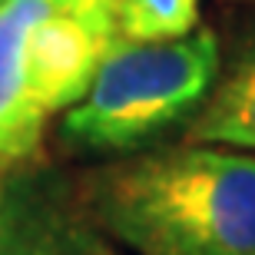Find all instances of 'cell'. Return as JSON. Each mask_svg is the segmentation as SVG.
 Wrapping results in <instances>:
<instances>
[{"label":"cell","instance_id":"obj_1","mask_svg":"<svg viewBox=\"0 0 255 255\" xmlns=\"http://www.w3.org/2000/svg\"><path fill=\"white\" fill-rule=\"evenodd\" d=\"M76 186L126 255H255V152L186 139L116 156Z\"/></svg>","mask_w":255,"mask_h":255},{"label":"cell","instance_id":"obj_2","mask_svg":"<svg viewBox=\"0 0 255 255\" xmlns=\"http://www.w3.org/2000/svg\"><path fill=\"white\" fill-rule=\"evenodd\" d=\"M222 53L212 30L169 43L116 40L90 90L60 120V142L83 156H129L186 129L216 90Z\"/></svg>","mask_w":255,"mask_h":255},{"label":"cell","instance_id":"obj_5","mask_svg":"<svg viewBox=\"0 0 255 255\" xmlns=\"http://www.w3.org/2000/svg\"><path fill=\"white\" fill-rule=\"evenodd\" d=\"M113 17L126 43H169L199 30V0H113Z\"/></svg>","mask_w":255,"mask_h":255},{"label":"cell","instance_id":"obj_6","mask_svg":"<svg viewBox=\"0 0 255 255\" xmlns=\"http://www.w3.org/2000/svg\"><path fill=\"white\" fill-rule=\"evenodd\" d=\"M3 3H7V0H0V7H3Z\"/></svg>","mask_w":255,"mask_h":255},{"label":"cell","instance_id":"obj_4","mask_svg":"<svg viewBox=\"0 0 255 255\" xmlns=\"http://www.w3.org/2000/svg\"><path fill=\"white\" fill-rule=\"evenodd\" d=\"M186 139L255 152V43L226 76L219 73L216 90L186 126Z\"/></svg>","mask_w":255,"mask_h":255},{"label":"cell","instance_id":"obj_3","mask_svg":"<svg viewBox=\"0 0 255 255\" xmlns=\"http://www.w3.org/2000/svg\"><path fill=\"white\" fill-rule=\"evenodd\" d=\"M0 255H126L90 216L76 176L30 162L0 176Z\"/></svg>","mask_w":255,"mask_h":255}]
</instances>
